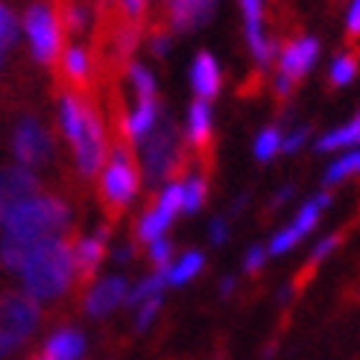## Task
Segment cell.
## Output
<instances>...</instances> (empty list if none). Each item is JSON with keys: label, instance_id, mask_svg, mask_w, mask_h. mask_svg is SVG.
Masks as SVG:
<instances>
[{"label": "cell", "instance_id": "6da1fadb", "mask_svg": "<svg viewBox=\"0 0 360 360\" xmlns=\"http://www.w3.org/2000/svg\"><path fill=\"white\" fill-rule=\"evenodd\" d=\"M68 223H70V208L65 200L50 193L32 196L30 202H24L4 223L0 266L9 269V273H21L35 249H41L44 243L56 238H65Z\"/></svg>", "mask_w": 360, "mask_h": 360}, {"label": "cell", "instance_id": "7a4b0ae2", "mask_svg": "<svg viewBox=\"0 0 360 360\" xmlns=\"http://www.w3.org/2000/svg\"><path fill=\"white\" fill-rule=\"evenodd\" d=\"M24 293L35 302H53L68 293L74 281V240L56 238L35 249L21 269Z\"/></svg>", "mask_w": 360, "mask_h": 360}, {"label": "cell", "instance_id": "3957f363", "mask_svg": "<svg viewBox=\"0 0 360 360\" xmlns=\"http://www.w3.org/2000/svg\"><path fill=\"white\" fill-rule=\"evenodd\" d=\"M41 322V304L24 290H0V360L21 349Z\"/></svg>", "mask_w": 360, "mask_h": 360}, {"label": "cell", "instance_id": "277c9868", "mask_svg": "<svg viewBox=\"0 0 360 360\" xmlns=\"http://www.w3.org/2000/svg\"><path fill=\"white\" fill-rule=\"evenodd\" d=\"M138 188H141V170L135 165V158L126 147H117L100 179V196H103L105 214L117 217V214L135 200Z\"/></svg>", "mask_w": 360, "mask_h": 360}, {"label": "cell", "instance_id": "5b68a950", "mask_svg": "<svg viewBox=\"0 0 360 360\" xmlns=\"http://www.w3.org/2000/svg\"><path fill=\"white\" fill-rule=\"evenodd\" d=\"M143 173L150 182H167L182 170V150H179V135L173 123H161L143 141Z\"/></svg>", "mask_w": 360, "mask_h": 360}, {"label": "cell", "instance_id": "8992f818", "mask_svg": "<svg viewBox=\"0 0 360 360\" xmlns=\"http://www.w3.org/2000/svg\"><path fill=\"white\" fill-rule=\"evenodd\" d=\"M12 153L18 158V165L35 170V167H44L47 161L53 158V132L39 120V117H21L12 132Z\"/></svg>", "mask_w": 360, "mask_h": 360}, {"label": "cell", "instance_id": "52a82bcc", "mask_svg": "<svg viewBox=\"0 0 360 360\" xmlns=\"http://www.w3.org/2000/svg\"><path fill=\"white\" fill-rule=\"evenodd\" d=\"M328 205H331V193L322 191V193L311 196V200L296 211V217L287 223L281 231H276V235H273V240H269V246H266V255H287L290 249H296L316 229L322 211H326Z\"/></svg>", "mask_w": 360, "mask_h": 360}, {"label": "cell", "instance_id": "ba28073f", "mask_svg": "<svg viewBox=\"0 0 360 360\" xmlns=\"http://www.w3.org/2000/svg\"><path fill=\"white\" fill-rule=\"evenodd\" d=\"M24 30L32 47V56L41 65H53L59 53V18L47 4H32L24 15Z\"/></svg>", "mask_w": 360, "mask_h": 360}, {"label": "cell", "instance_id": "9c48e42d", "mask_svg": "<svg viewBox=\"0 0 360 360\" xmlns=\"http://www.w3.org/2000/svg\"><path fill=\"white\" fill-rule=\"evenodd\" d=\"M39 176L21 165H9L0 167V226H4L12 214L30 202L32 196H39Z\"/></svg>", "mask_w": 360, "mask_h": 360}, {"label": "cell", "instance_id": "30bf717a", "mask_svg": "<svg viewBox=\"0 0 360 360\" xmlns=\"http://www.w3.org/2000/svg\"><path fill=\"white\" fill-rule=\"evenodd\" d=\"M77 155V167L82 176H97L100 167L105 165V135H103V126L100 117L94 115V109H88L85 123L77 135V141L70 143Z\"/></svg>", "mask_w": 360, "mask_h": 360}, {"label": "cell", "instance_id": "8fae6325", "mask_svg": "<svg viewBox=\"0 0 360 360\" xmlns=\"http://www.w3.org/2000/svg\"><path fill=\"white\" fill-rule=\"evenodd\" d=\"M105 246H109V226L100 229L97 235L82 238L74 243V278L79 287H88L94 281L97 269L105 258Z\"/></svg>", "mask_w": 360, "mask_h": 360}, {"label": "cell", "instance_id": "7c38bea8", "mask_svg": "<svg viewBox=\"0 0 360 360\" xmlns=\"http://www.w3.org/2000/svg\"><path fill=\"white\" fill-rule=\"evenodd\" d=\"M243 21H246V41L258 65H269L276 56V44L264 35V0H240Z\"/></svg>", "mask_w": 360, "mask_h": 360}, {"label": "cell", "instance_id": "4fadbf2b", "mask_svg": "<svg viewBox=\"0 0 360 360\" xmlns=\"http://www.w3.org/2000/svg\"><path fill=\"white\" fill-rule=\"evenodd\" d=\"M316 56H319V41L311 39V35H302V39L290 41V44L281 50V56H278V74L287 77L290 82H296V79H302L314 68Z\"/></svg>", "mask_w": 360, "mask_h": 360}, {"label": "cell", "instance_id": "5bb4252c", "mask_svg": "<svg viewBox=\"0 0 360 360\" xmlns=\"http://www.w3.org/2000/svg\"><path fill=\"white\" fill-rule=\"evenodd\" d=\"M120 302H126V281L112 276V278H103L100 284H94L85 296V311L91 316H105L112 314Z\"/></svg>", "mask_w": 360, "mask_h": 360}, {"label": "cell", "instance_id": "9a60e30c", "mask_svg": "<svg viewBox=\"0 0 360 360\" xmlns=\"http://www.w3.org/2000/svg\"><path fill=\"white\" fill-rule=\"evenodd\" d=\"M191 85L193 91L200 94V100H211L220 94V85H223V77H220V65L211 53H200L191 65Z\"/></svg>", "mask_w": 360, "mask_h": 360}, {"label": "cell", "instance_id": "2e32d148", "mask_svg": "<svg viewBox=\"0 0 360 360\" xmlns=\"http://www.w3.org/2000/svg\"><path fill=\"white\" fill-rule=\"evenodd\" d=\"M214 6H217V0H173L170 4V24L179 32L196 30L211 18Z\"/></svg>", "mask_w": 360, "mask_h": 360}, {"label": "cell", "instance_id": "e0dca14e", "mask_svg": "<svg viewBox=\"0 0 360 360\" xmlns=\"http://www.w3.org/2000/svg\"><path fill=\"white\" fill-rule=\"evenodd\" d=\"M44 354L50 360H82L85 354V337L74 328H59L56 334H50Z\"/></svg>", "mask_w": 360, "mask_h": 360}, {"label": "cell", "instance_id": "ac0fdd59", "mask_svg": "<svg viewBox=\"0 0 360 360\" xmlns=\"http://www.w3.org/2000/svg\"><path fill=\"white\" fill-rule=\"evenodd\" d=\"M337 150H360V115H354L349 123L337 126L328 135L316 141V153H337Z\"/></svg>", "mask_w": 360, "mask_h": 360}, {"label": "cell", "instance_id": "d6986e66", "mask_svg": "<svg viewBox=\"0 0 360 360\" xmlns=\"http://www.w3.org/2000/svg\"><path fill=\"white\" fill-rule=\"evenodd\" d=\"M158 123V100H138V109L123 120V135L135 141V138H147Z\"/></svg>", "mask_w": 360, "mask_h": 360}, {"label": "cell", "instance_id": "ffe728a7", "mask_svg": "<svg viewBox=\"0 0 360 360\" xmlns=\"http://www.w3.org/2000/svg\"><path fill=\"white\" fill-rule=\"evenodd\" d=\"M188 138L193 147H208L211 143V109L205 100H196L188 109Z\"/></svg>", "mask_w": 360, "mask_h": 360}, {"label": "cell", "instance_id": "44dd1931", "mask_svg": "<svg viewBox=\"0 0 360 360\" xmlns=\"http://www.w3.org/2000/svg\"><path fill=\"white\" fill-rule=\"evenodd\" d=\"M173 223V217H167L161 208H150L143 217L138 220V226H135V238L141 240V243H155V240H161V235H165V229Z\"/></svg>", "mask_w": 360, "mask_h": 360}, {"label": "cell", "instance_id": "7402d4cb", "mask_svg": "<svg viewBox=\"0 0 360 360\" xmlns=\"http://www.w3.org/2000/svg\"><path fill=\"white\" fill-rule=\"evenodd\" d=\"M352 176H360V150H346L340 158H334L331 165L326 167V176H322V182L326 185H340L346 182Z\"/></svg>", "mask_w": 360, "mask_h": 360}, {"label": "cell", "instance_id": "603a6c76", "mask_svg": "<svg viewBox=\"0 0 360 360\" xmlns=\"http://www.w3.org/2000/svg\"><path fill=\"white\" fill-rule=\"evenodd\" d=\"M62 70H65V77L70 79V82H85L88 79V74H91V56H88V50H82V47H65V53H62Z\"/></svg>", "mask_w": 360, "mask_h": 360}, {"label": "cell", "instance_id": "cb8c5ba5", "mask_svg": "<svg viewBox=\"0 0 360 360\" xmlns=\"http://www.w3.org/2000/svg\"><path fill=\"white\" fill-rule=\"evenodd\" d=\"M202 266H205V255H202V252H185V255L179 258V264L167 269V281L176 284V287L179 284H188L193 276H200Z\"/></svg>", "mask_w": 360, "mask_h": 360}, {"label": "cell", "instance_id": "d4e9b609", "mask_svg": "<svg viewBox=\"0 0 360 360\" xmlns=\"http://www.w3.org/2000/svg\"><path fill=\"white\" fill-rule=\"evenodd\" d=\"M208 200V182L202 176H188V182L182 185V211L196 214Z\"/></svg>", "mask_w": 360, "mask_h": 360}, {"label": "cell", "instance_id": "484cf974", "mask_svg": "<svg viewBox=\"0 0 360 360\" xmlns=\"http://www.w3.org/2000/svg\"><path fill=\"white\" fill-rule=\"evenodd\" d=\"M165 284H167V269H158L155 276L143 278L132 293H126V304H143V302L153 299V296H161V290H165Z\"/></svg>", "mask_w": 360, "mask_h": 360}, {"label": "cell", "instance_id": "4316f807", "mask_svg": "<svg viewBox=\"0 0 360 360\" xmlns=\"http://www.w3.org/2000/svg\"><path fill=\"white\" fill-rule=\"evenodd\" d=\"M281 141H284V135L278 132V126H266V129L258 132V138H255V158L273 161L281 153Z\"/></svg>", "mask_w": 360, "mask_h": 360}, {"label": "cell", "instance_id": "83f0119b", "mask_svg": "<svg viewBox=\"0 0 360 360\" xmlns=\"http://www.w3.org/2000/svg\"><path fill=\"white\" fill-rule=\"evenodd\" d=\"M354 77H357V59L352 56V53H343V56H337V59L331 62V68H328V79H331V85H337V88L349 85Z\"/></svg>", "mask_w": 360, "mask_h": 360}, {"label": "cell", "instance_id": "f1b7e54d", "mask_svg": "<svg viewBox=\"0 0 360 360\" xmlns=\"http://www.w3.org/2000/svg\"><path fill=\"white\" fill-rule=\"evenodd\" d=\"M155 208H161L167 217H176V211H182V185L179 182H170L165 191H161Z\"/></svg>", "mask_w": 360, "mask_h": 360}, {"label": "cell", "instance_id": "f546056e", "mask_svg": "<svg viewBox=\"0 0 360 360\" xmlns=\"http://www.w3.org/2000/svg\"><path fill=\"white\" fill-rule=\"evenodd\" d=\"M132 82H135V91H138V100H153L155 97V79L147 68H141V65H132Z\"/></svg>", "mask_w": 360, "mask_h": 360}, {"label": "cell", "instance_id": "4dcf8cb0", "mask_svg": "<svg viewBox=\"0 0 360 360\" xmlns=\"http://www.w3.org/2000/svg\"><path fill=\"white\" fill-rule=\"evenodd\" d=\"M15 35H18V21H15V15H12L4 4H0V53L15 44Z\"/></svg>", "mask_w": 360, "mask_h": 360}, {"label": "cell", "instance_id": "1f68e13d", "mask_svg": "<svg viewBox=\"0 0 360 360\" xmlns=\"http://www.w3.org/2000/svg\"><path fill=\"white\" fill-rule=\"evenodd\" d=\"M59 24H65L70 32H79L85 27V9L79 4H70V0H65V4H62V21Z\"/></svg>", "mask_w": 360, "mask_h": 360}, {"label": "cell", "instance_id": "d6a6232c", "mask_svg": "<svg viewBox=\"0 0 360 360\" xmlns=\"http://www.w3.org/2000/svg\"><path fill=\"white\" fill-rule=\"evenodd\" d=\"M170 255H173L170 240H155L150 246V261L155 264V269H170Z\"/></svg>", "mask_w": 360, "mask_h": 360}, {"label": "cell", "instance_id": "836d02e7", "mask_svg": "<svg viewBox=\"0 0 360 360\" xmlns=\"http://www.w3.org/2000/svg\"><path fill=\"white\" fill-rule=\"evenodd\" d=\"M337 246H340V235H326V238H322V240L311 249V264H322Z\"/></svg>", "mask_w": 360, "mask_h": 360}, {"label": "cell", "instance_id": "e575fe53", "mask_svg": "<svg viewBox=\"0 0 360 360\" xmlns=\"http://www.w3.org/2000/svg\"><path fill=\"white\" fill-rule=\"evenodd\" d=\"M161 311V296H153V299H147L141 304V311H138V331H143L150 326V322L155 319V314Z\"/></svg>", "mask_w": 360, "mask_h": 360}, {"label": "cell", "instance_id": "d590c367", "mask_svg": "<svg viewBox=\"0 0 360 360\" xmlns=\"http://www.w3.org/2000/svg\"><path fill=\"white\" fill-rule=\"evenodd\" d=\"M304 141H308V126H299L296 132L284 135V141H281V153H299V150L304 147Z\"/></svg>", "mask_w": 360, "mask_h": 360}, {"label": "cell", "instance_id": "8d00e7d4", "mask_svg": "<svg viewBox=\"0 0 360 360\" xmlns=\"http://www.w3.org/2000/svg\"><path fill=\"white\" fill-rule=\"evenodd\" d=\"M264 264H266V249L264 246H249L246 258H243V269H246V273H258Z\"/></svg>", "mask_w": 360, "mask_h": 360}, {"label": "cell", "instance_id": "74e56055", "mask_svg": "<svg viewBox=\"0 0 360 360\" xmlns=\"http://www.w3.org/2000/svg\"><path fill=\"white\" fill-rule=\"evenodd\" d=\"M229 240V223L223 217H214L211 220V243L214 246H223Z\"/></svg>", "mask_w": 360, "mask_h": 360}, {"label": "cell", "instance_id": "f35d334b", "mask_svg": "<svg viewBox=\"0 0 360 360\" xmlns=\"http://www.w3.org/2000/svg\"><path fill=\"white\" fill-rule=\"evenodd\" d=\"M346 30L352 35H360V0H352L346 12Z\"/></svg>", "mask_w": 360, "mask_h": 360}, {"label": "cell", "instance_id": "ab89813d", "mask_svg": "<svg viewBox=\"0 0 360 360\" xmlns=\"http://www.w3.org/2000/svg\"><path fill=\"white\" fill-rule=\"evenodd\" d=\"M120 4H123V12L129 15L132 21H135V18H141L143 9H147V0H120Z\"/></svg>", "mask_w": 360, "mask_h": 360}, {"label": "cell", "instance_id": "60d3db41", "mask_svg": "<svg viewBox=\"0 0 360 360\" xmlns=\"http://www.w3.org/2000/svg\"><path fill=\"white\" fill-rule=\"evenodd\" d=\"M150 44H153V53H155V56H165V50H167V44H170V39H167L165 32H155Z\"/></svg>", "mask_w": 360, "mask_h": 360}, {"label": "cell", "instance_id": "b9f144b4", "mask_svg": "<svg viewBox=\"0 0 360 360\" xmlns=\"http://www.w3.org/2000/svg\"><path fill=\"white\" fill-rule=\"evenodd\" d=\"M293 85H296V82H290V79H287V77H281V74H278V77H276V94L287 97V94H290V91H293Z\"/></svg>", "mask_w": 360, "mask_h": 360}, {"label": "cell", "instance_id": "7bdbcfd3", "mask_svg": "<svg viewBox=\"0 0 360 360\" xmlns=\"http://www.w3.org/2000/svg\"><path fill=\"white\" fill-rule=\"evenodd\" d=\"M290 196H293V185H284L276 196H273V208H278V205H284L287 200H290Z\"/></svg>", "mask_w": 360, "mask_h": 360}, {"label": "cell", "instance_id": "ee69618b", "mask_svg": "<svg viewBox=\"0 0 360 360\" xmlns=\"http://www.w3.org/2000/svg\"><path fill=\"white\" fill-rule=\"evenodd\" d=\"M231 290H235V278H223L220 293H223V296H231Z\"/></svg>", "mask_w": 360, "mask_h": 360}, {"label": "cell", "instance_id": "f6af8a7d", "mask_svg": "<svg viewBox=\"0 0 360 360\" xmlns=\"http://www.w3.org/2000/svg\"><path fill=\"white\" fill-rule=\"evenodd\" d=\"M115 258H117V261H129V258H132V246L117 249V252H115Z\"/></svg>", "mask_w": 360, "mask_h": 360}, {"label": "cell", "instance_id": "bcb514c9", "mask_svg": "<svg viewBox=\"0 0 360 360\" xmlns=\"http://www.w3.org/2000/svg\"><path fill=\"white\" fill-rule=\"evenodd\" d=\"M30 360H50V357H47V354H44V352H35V354H32V357H30Z\"/></svg>", "mask_w": 360, "mask_h": 360}, {"label": "cell", "instance_id": "7dc6e473", "mask_svg": "<svg viewBox=\"0 0 360 360\" xmlns=\"http://www.w3.org/2000/svg\"><path fill=\"white\" fill-rule=\"evenodd\" d=\"M0 70H4V53H0Z\"/></svg>", "mask_w": 360, "mask_h": 360}, {"label": "cell", "instance_id": "c3c4849f", "mask_svg": "<svg viewBox=\"0 0 360 360\" xmlns=\"http://www.w3.org/2000/svg\"><path fill=\"white\" fill-rule=\"evenodd\" d=\"M105 4H109V0H105Z\"/></svg>", "mask_w": 360, "mask_h": 360}]
</instances>
